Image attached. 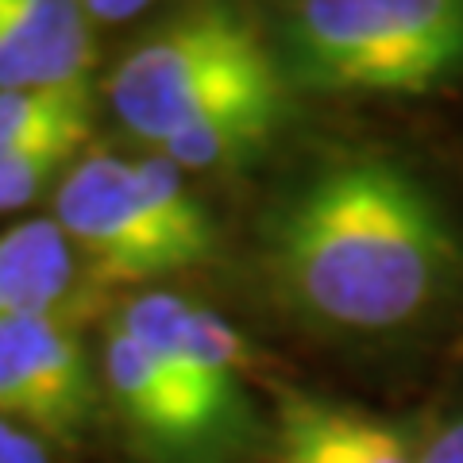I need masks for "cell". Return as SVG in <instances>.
Here are the masks:
<instances>
[{"mask_svg": "<svg viewBox=\"0 0 463 463\" xmlns=\"http://www.w3.org/2000/svg\"><path fill=\"white\" fill-rule=\"evenodd\" d=\"M255 263L289 321L344 344L463 328V221L410 158L332 147L274 190Z\"/></svg>", "mask_w": 463, "mask_h": 463, "instance_id": "obj_1", "label": "cell"}, {"mask_svg": "<svg viewBox=\"0 0 463 463\" xmlns=\"http://www.w3.org/2000/svg\"><path fill=\"white\" fill-rule=\"evenodd\" d=\"M128 132L185 174H243L294 112L270 27L236 5H185L158 16L109 78Z\"/></svg>", "mask_w": 463, "mask_h": 463, "instance_id": "obj_2", "label": "cell"}, {"mask_svg": "<svg viewBox=\"0 0 463 463\" xmlns=\"http://www.w3.org/2000/svg\"><path fill=\"white\" fill-rule=\"evenodd\" d=\"M100 332V383L139 463H251L270 417L251 394V347L178 289H136Z\"/></svg>", "mask_w": 463, "mask_h": 463, "instance_id": "obj_3", "label": "cell"}, {"mask_svg": "<svg viewBox=\"0 0 463 463\" xmlns=\"http://www.w3.org/2000/svg\"><path fill=\"white\" fill-rule=\"evenodd\" d=\"M54 224L81 255L97 289H155L221 255V224L185 170L163 155H81L54 190Z\"/></svg>", "mask_w": 463, "mask_h": 463, "instance_id": "obj_4", "label": "cell"}, {"mask_svg": "<svg viewBox=\"0 0 463 463\" xmlns=\"http://www.w3.org/2000/svg\"><path fill=\"white\" fill-rule=\"evenodd\" d=\"M270 35L294 93L432 97L463 81V0H301Z\"/></svg>", "mask_w": 463, "mask_h": 463, "instance_id": "obj_5", "label": "cell"}, {"mask_svg": "<svg viewBox=\"0 0 463 463\" xmlns=\"http://www.w3.org/2000/svg\"><path fill=\"white\" fill-rule=\"evenodd\" d=\"M100 364L78 325L27 317L0 325V421H12L47 448L74 452L105 410Z\"/></svg>", "mask_w": 463, "mask_h": 463, "instance_id": "obj_6", "label": "cell"}, {"mask_svg": "<svg viewBox=\"0 0 463 463\" xmlns=\"http://www.w3.org/2000/svg\"><path fill=\"white\" fill-rule=\"evenodd\" d=\"M270 463H417V425L301 386H274Z\"/></svg>", "mask_w": 463, "mask_h": 463, "instance_id": "obj_7", "label": "cell"}, {"mask_svg": "<svg viewBox=\"0 0 463 463\" xmlns=\"http://www.w3.org/2000/svg\"><path fill=\"white\" fill-rule=\"evenodd\" d=\"M112 313V309H109ZM105 289L85 274L81 255L54 216L24 221L0 232V325L27 317H58L70 325L109 321Z\"/></svg>", "mask_w": 463, "mask_h": 463, "instance_id": "obj_8", "label": "cell"}, {"mask_svg": "<svg viewBox=\"0 0 463 463\" xmlns=\"http://www.w3.org/2000/svg\"><path fill=\"white\" fill-rule=\"evenodd\" d=\"M93 20L70 0H0V97L90 78Z\"/></svg>", "mask_w": 463, "mask_h": 463, "instance_id": "obj_9", "label": "cell"}, {"mask_svg": "<svg viewBox=\"0 0 463 463\" xmlns=\"http://www.w3.org/2000/svg\"><path fill=\"white\" fill-rule=\"evenodd\" d=\"M93 116H97L93 78L5 93L0 97V155L58 132H93Z\"/></svg>", "mask_w": 463, "mask_h": 463, "instance_id": "obj_10", "label": "cell"}, {"mask_svg": "<svg viewBox=\"0 0 463 463\" xmlns=\"http://www.w3.org/2000/svg\"><path fill=\"white\" fill-rule=\"evenodd\" d=\"M93 132H58L0 155V213L24 209L70 174Z\"/></svg>", "mask_w": 463, "mask_h": 463, "instance_id": "obj_11", "label": "cell"}, {"mask_svg": "<svg viewBox=\"0 0 463 463\" xmlns=\"http://www.w3.org/2000/svg\"><path fill=\"white\" fill-rule=\"evenodd\" d=\"M417 463H463V379L417 421Z\"/></svg>", "mask_w": 463, "mask_h": 463, "instance_id": "obj_12", "label": "cell"}, {"mask_svg": "<svg viewBox=\"0 0 463 463\" xmlns=\"http://www.w3.org/2000/svg\"><path fill=\"white\" fill-rule=\"evenodd\" d=\"M0 463H51V448L27 429L0 421Z\"/></svg>", "mask_w": 463, "mask_h": 463, "instance_id": "obj_13", "label": "cell"}, {"mask_svg": "<svg viewBox=\"0 0 463 463\" xmlns=\"http://www.w3.org/2000/svg\"><path fill=\"white\" fill-rule=\"evenodd\" d=\"M147 5H109V0H93V5H85V16L93 24H124V20H139Z\"/></svg>", "mask_w": 463, "mask_h": 463, "instance_id": "obj_14", "label": "cell"}]
</instances>
